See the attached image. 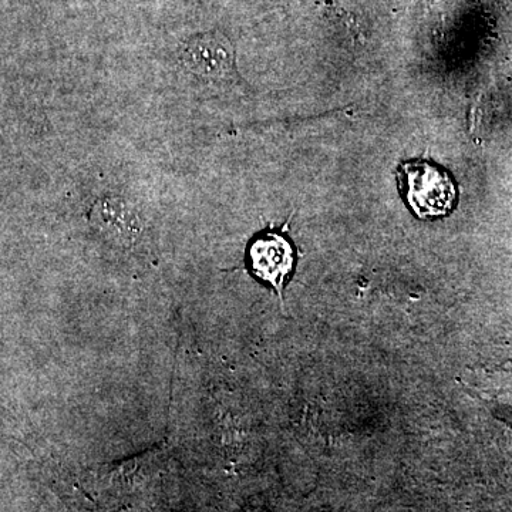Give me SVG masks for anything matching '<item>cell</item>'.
Here are the masks:
<instances>
[{"label":"cell","instance_id":"cell-1","mask_svg":"<svg viewBox=\"0 0 512 512\" xmlns=\"http://www.w3.org/2000/svg\"><path fill=\"white\" fill-rule=\"evenodd\" d=\"M397 183L404 201L420 220L447 217L456 208L458 191L446 168L427 160L403 161Z\"/></svg>","mask_w":512,"mask_h":512},{"label":"cell","instance_id":"cell-2","mask_svg":"<svg viewBox=\"0 0 512 512\" xmlns=\"http://www.w3.org/2000/svg\"><path fill=\"white\" fill-rule=\"evenodd\" d=\"M180 62L191 76L212 86H231L239 79L235 47L220 32L191 37L181 49Z\"/></svg>","mask_w":512,"mask_h":512},{"label":"cell","instance_id":"cell-3","mask_svg":"<svg viewBox=\"0 0 512 512\" xmlns=\"http://www.w3.org/2000/svg\"><path fill=\"white\" fill-rule=\"evenodd\" d=\"M89 222L100 238L113 247L134 249L146 238V221L133 204L121 197H103L94 202Z\"/></svg>","mask_w":512,"mask_h":512},{"label":"cell","instance_id":"cell-4","mask_svg":"<svg viewBox=\"0 0 512 512\" xmlns=\"http://www.w3.org/2000/svg\"><path fill=\"white\" fill-rule=\"evenodd\" d=\"M248 262L252 274L271 285L282 299L296 264L292 242L281 232L266 229L249 244Z\"/></svg>","mask_w":512,"mask_h":512}]
</instances>
